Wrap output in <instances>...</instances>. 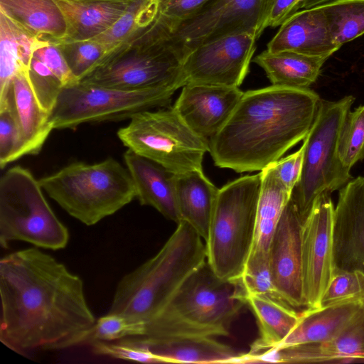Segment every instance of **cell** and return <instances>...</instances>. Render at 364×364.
Returning a JSON list of instances; mask_svg holds the SVG:
<instances>
[{
  "instance_id": "6da1fadb",
  "label": "cell",
  "mask_w": 364,
  "mask_h": 364,
  "mask_svg": "<svg viewBox=\"0 0 364 364\" xmlns=\"http://www.w3.org/2000/svg\"><path fill=\"white\" fill-rule=\"evenodd\" d=\"M0 340L9 348L60 350L88 343L96 323L82 279L37 247L0 260Z\"/></svg>"
},
{
  "instance_id": "7a4b0ae2",
  "label": "cell",
  "mask_w": 364,
  "mask_h": 364,
  "mask_svg": "<svg viewBox=\"0 0 364 364\" xmlns=\"http://www.w3.org/2000/svg\"><path fill=\"white\" fill-rule=\"evenodd\" d=\"M321 100L309 88L271 85L244 92L209 140L215 165L237 173L261 171L304 140Z\"/></svg>"
},
{
  "instance_id": "3957f363",
  "label": "cell",
  "mask_w": 364,
  "mask_h": 364,
  "mask_svg": "<svg viewBox=\"0 0 364 364\" xmlns=\"http://www.w3.org/2000/svg\"><path fill=\"white\" fill-rule=\"evenodd\" d=\"M161 16L159 2L151 1L130 33L80 81L124 90L184 86L183 56L171 42Z\"/></svg>"
},
{
  "instance_id": "277c9868",
  "label": "cell",
  "mask_w": 364,
  "mask_h": 364,
  "mask_svg": "<svg viewBox=\"0 0 364 364\" xmlns=\"http://www.w3.org/2000/svg\"><path fill=\"white\" fill-rule=\"evenodd\" d=\"M240 280L220 278L207 261L183 282L143 336L125 340L145 343L177 338L227 336L246 304Z\"/></svg>"
},
{
  "instance_id": "5b68a950",
  "label": "cell",
  "mask_w": 364,
  "mask_h": 364,
  "mask_svg": "<svg viewBox=\"0 0 364 364\" xmlns=\"http://www.w3.org/2000/svg\"><path fill=\"white\" fill-rule=\"evenodd\" d=\"M203 239L181 220L161 250L124 275L108 313L145 326L166 307L183 282L207 261Z\"/></svg>"
},
{
  "instance_id": "8992f818",
  "label": "cell",
  "mask_w": 364,
  "mask_h": 364,
  "mask_svg": "<svg viewBox=\"0 0 364 364\" xmlns=\"http://www.w3.org/2000/svg\"><path fill=\"white\" fill-rule=\"evenodd\" d=\"M43 191L70 215L93 225L136 198L127 168L113 158L73 162L38 180Z\"/></svg>"
},
{
  "instance_id": "52a82bcc",
  "label": "cell",
  "mask_w": 364,
  "mask_h": 364,
  "mask_svg": "<svg viewBox=\"0 0 364 364\" xmlns=\"http://www.w3.org/2000/svg\"><path fill=\"white\" fill-rule=\"evenodd\" d=\"M261 173L219 189L205 242L207 262L220 278L239 280L254 242Z\"/></svg>"
},
{
  "instance_id": "ba28073f",
  "label": "cell",
  "mask_w": 364,
  "mask_h": 364,
  "mask_svg": "<svg viewBox=\"0 0 364 364\" xmlns=\"http://www.w3.org/2000/svg\"><path fill=\"white\" fill-rule=\"evenodd\" d=\"M354 101L352 95L336 101L321 100L303 140L301 176L290 197L303 223L321 194L341 189L352 179L338 159L337 144L340 128Z\"/></svg>"
},
{
  "instance_id": "9c48e42d",
  "label": "cell",
  "mask_w": 364,
  "mask_h": 364,
  "mask_svg": "<svg viewBox=\"0 0 364 364\" xmlns=\"http://www.w3.org/2000/svg\"><path fill=\"white\" fill-rule=\"evenodd\" d=\"M67 227L58 219L38 180L20 166L8 169L0 179V245L23 241L58 250L69 241Z\"/></svg>"
},
{
  "instance_id": "30bf717a",
  "label": "cell",
  "mask_w": 364,
  "mask_h": 364,
  "mask_svg": "<svg viewBox=\"0 0 364 364\" xmlns=\"http://www.w3.org/2000/svg\"><path fill=\"white\" fill-rule=\"evenodd\" d=\"M117 136L129 149L173 174L203 171L209 141L194 132L173 107L141 112L119 129Z\"/></svg>"
},
{
  "instance_id": "8fae6325",
  "label": "cell",
  "mask_w": 364,
  "mask_h": 364,
  "mask_svg": "<svg viewBox=\"0 0 364 364\" xmlns=\"http://www.w3.org/2000/svg\"><path fill=\"white\" fill-rule=\"evenodd\" d=\"M178 89L124 90L79 81L60 92L50 114L54 129H74L85 123L117 122L156 107L170 105Z\"/></svg>"
},
{
  "instance_id": "7c38bea8",
  "label": "cell",
  "mask_w": 364,
  "mask_h": 364,
  "mask_svg": "<svg viewBox=\"0 0 364 364\" xmlns=\"http://www.w3.org/2000/svg\"><path fill=\"white\" fill-rule=\"evenodd\" d=\"M271 0H214L180 23L170 41L183 57L196 47L225 35L252 31L257 38Z\"/></svg>"
},
{
  "instance_id": "4fadbf2b",
  "label": "cell",
  "mask_w": 364,
  "mask_h": 364,
  "mask_svg": "<svg viewBox=\"0 0 364 364\" xmlns=\"http://www.w3.org/2000/svg\"><path fill=\"white\" fill-rule=\"evenodd\" d=\"M257 36L245 31L220 36L190 50L183 62L187 83L238 87L248 74Z\"/></svg>"
},
{
  "instance_id": "5bb4252c",
  "label": "cell",
  "mask_w": 364,
  "mask_h": 364,
  "mask_svg": "<svg viewBox=\"0 0 364 364\" xmlns=\"http://www.w3.org/2000/svg\"><path fill=\"white\" fill-rule=\"evenodd\" d=\"M331 193L321 194L302 227V279L305 306L317 308L333 274Z\"/></svg>"
},
{
  "instance_id": "9a60e30c",
  "label": "cell",
  "mask_w": 364,
  "mask_h": 364,
  "mask_svg": "<svg viewBox=\"0 0 364 364\" xmlns=\"http://www.w3.org/2000/svg\"><path fill=\"white\" fill-rule=\"evenodd\" d=\"M303 223L289 199L270 243L268 257L274 284L293 308L305 306L302 279Z\"/></svg>"
},
{
  "instance_id": "2e32d148",
  "label": "cell",
  "mask_w": 364,
  "mask_h": 364,
  "mask_svg": "<svg viewBox=\"0 0 364 364\" xmlns=\"http://www.w3.org/2000/svg\"><path fill=\"white\" fill-rule=\"evenodd\" d=\"M333 274L364 272V177L340 189L333 220Z\"/></svg>"
},
{
  "instance_id": "e0dca14e",
  "label": "cell",
  "mask_w": 364,
  "mask_h": 364,
  "mask_svg": "<svg viewBox=\"0 0 364 364\" xmlns=\"http://www.w3.org/2000/svg\"><path fill=\"white\" fill-rule=\"evenodd\" d=\"M364 357V306L333 338L321 343L277 346L255 354L242 353L241 363H307Z\"/></svg>"
},
{
  "instance_id": "ac0fdd59",
  "label": "cell",
  "mask_w": 364,
  "mask_h": 364,
  "mask_svg": "<svg viewBox=\"0 0 364 364\" xmlns=\"http://www.w3.org/2000/svg\"><path fill=\"white\" fill-rule=\"evenodd\" d=\"M243 93L236 87L187 83L173 107L194 132L209 141L227 122Z\"/></svg>"
},
{
  "instance_id": "d6986e66",
  "label": "cell",
  "mask_w": 364,
  "mask_h": 364,
  "mask_svg": "<svg viewBox=\"0 0 364 364\" xmlns=\"http://www.w3.org/2000/svg\"><path fill=\"white\" fill-rule=\"evenodd\" d=\"M340 48L319 6L299 11L289 18L268 43L267 50L292 51L328 59Z\"/></svg>"
},
{
  "instance_id": "ffe728a7",
  "label": "cell",
  "mask_w": 364,
  "mask_h": 364,
  "mask_svg": "<svg viewBox=\"0 0 364 364\" xmlns=\"http://www.w3.org/2000/svg\"><path fill=\"white\" fill-rule=\"evenodd\" d=\"M124 160L132 178L139 203L154 208L166 218L178 223L181 216L173 173L129 149L124 154Z\"/></svg>"
},
{
  "instance_id": "44dd1931",
  "label": "cell",
  "mask_w": 364,
  "mask_h": 364,
  "mask_svg": "<svg viewBox=\"0 0 364 364\" xmlns=\"http://www.w3.org/2000/svg\"><path fill=\"white\" fill-rule=\"evenodd\" d=\"M18 124L22 140V156L38 154L53 125L50 114L43 109L31 87L28 71L21 70L13 78L6 101Z\"/></svg>"
},
{
  "instance_id": "7402d4cb",
  "label": "cell",
  "mask_w": 364,
  "mask_h": 364,
  "mask_svg": "<svg viewBox=\"0 0 364 364\" xmlns=\"http://www.w3.org/2000/svg\"><path fill=\"white\" fill-rule=\"evenodd\" d=\"M66 24L62 41L90 40L111 28L129 9L130 0H53Z\"/></svg>"
},
{
  "instance_id": "603a6c76",
  "label": "cell",
  "mask_w": 364,
  "mask_h": 364,
  "mask_svg": "<svg viewBox=\"0 0 364 364\" xmlns=\"http://www.w3.org/2000/svg\"><path fill=\"white\" fill-rule=\"evenodd\" d=\"M181 220H185L206 241L219 189L203 171L173 174Z\"/></svg>"
},
{
  "instance_id": "cb8c5ba5",
  "label": "cell",
  "mask_w": 364,
  "mask_h": 364,
  "mask_svg": "<svg viewBox=\"0 0 364 364\" xmlns=\"http://www.w3.org/2000/svg\"><path fill=\"white\" fill-rule=\"evenodd\" d=\"M0 12L38 41L57 43L65 37V21L53 0H0Z\"/></svg>"
},
{
  "instance_id": "d4e9b609",
  "label": "cell",
  "mask_w": 364,
  "mask_h": 364,
  "mask_svg": "<svg viewBox=\"0 0 364 364\" xmlns=\"http://www.w3.org/2000/svg\"><path fill=\"white\" fill-rule=\"evenodd\" d=\"M361 302L307 308L285 339L277 346L321 343L333 338L361 311Z\"/></svg>"
},
{
  "instance_id": "484cf974",
  "label": "cell",
  "mask_w": 364,
  "mask_h": 364,
  "mask_svg": "<svg viewBox=\"0 0 364 364\" xmlns=\"http://www.w3.org/2000/svg\"><path fill=\"white\" fill-rule=\"evenodd\" d=\"M254 242L250 255H267L272 238L291 193L279 178L274 164L260 171Z\"/></svg>"
},
{
  "instance_id": "4316f807",
  "label": "cell",
  "mask_w": 364,
  "mask_h": 364,
  "mask_svg": "<svg viewBox=\"0 0 364 364\" xmlns=\"http://www.w3.org/2000/svg\"><path fill=\"white\" fill-rule=\"evenodd\" d=\"M244 299L256 318L259 333L250 345L249 354L279 346L299 321V314L284 301L250 294H244Z\"/></svg>"
},
{
  "instance_id": "83f0119b",
  "label": "cell",
  "mask_w": 364,
  "mask_h": 364,
  "mask_svg": "<svg viewBox=\"0 0 364 364\" xmlns=\"http://www.w3.org/2000/svg\"><path fill=\"white\" fill-rule=\"evenodd\" d=\"M326 60L292 51L265 50L253 61L264 70L272 85L309 88L317 80Z\"/></svg>"
},
{
  "instance_id": "f1b7e54d",
  "label": "cell",
  "mask_w": 364,
  "mask_h": 364,
  "mask_svg": "<svg viewBox=\"0 0 364 364\" xmlns=\"http://www.w3.org/2000/svg\"><path fill=\"white\" fill-rule=\"evenodd\" d=\"M134 343L146 346L165 363H235L241 353L213 337Z\"/></svg>"
},
{
  "instance_id": "f546056e",
  "label": "cell",
  "mask_w": 364,
  "mask_h": 364,
  "mask_svg": "<svg viewBox=\"0 0 364 364\" xmlns=\"http://www.w3.org/2000/svg\"><path fill=\"white\" fill-rule=\"evenodd\" d=\"M38 41L0 12V105L7 98L14 77L28 71Z\"/></svg>"
},
{
  "instance_id": "4dcf8cb0",
  "label": "cell",
  "mask_w": 364,
  "mask_h": 364,
  "mask_svg": "<svg viewBox=\"0 0 364 364\" xmlns=\"http://www.w3.org/2000/svg\"><path fill=\"white\" fill-rule=\"evenodd\" d=\"M321 6L340 47L364 34V0H333Z\"/></svg>"
},
{
  "instance_id": "1f68e13d",
  "label": "cell",
  "mask_w": 364,
  "mask_h": 364,
  "mask_svg": "<svg viewBox=\"0 0 364 364\" xmlns=\"http://www.w3.org/2000/svg\"><path fill=\"white\" fill-rule=\"evenodd\" d=\"M337 153L348 171L364 159V105L350 110L346 116L338 134Z\"/></svg>"
},
{
  "instance_id": "d6a6232c",
  "label": "cell",
  "mask_w": 364,
  "mask_h": 364,
  "mask_svg": "<svg viewBox=\"0 0 364 364\" xmlns=\"http://www.w3.org/2000/svg\"><path fill=\"white\" fill-rule=\"evenodd\" d=\"M364 299V272L356 270L334 273L324 291L318 307Z\"/></svg>"
},
{
  "instance_id": "836d02e7",
  "label": "cell",
  "mask_w": 364,
  "mask_h": 364,
  "mask_svg": "<svg viewBox=\"0 0 364 364\" xmlns=\"http://www.w3.org/2000/svg\"><path fill=\"white\" fill-rule=\"evenodd\" d=\"M240 280L245 294L264 296L284 301L274 284L268 255H250Z\"/></svg>"
},
{
  "instance_id": "e575fe53",
  "label": "cell",
  "mask_w": 364,
  "mask_h": 364,
  "mask_svg": "<svg viewBox=\"0 0 364 364\" xmlns=\"http://www.w3.org/2000/svg\"><path fill=\"white\" fill-rule=\"evenodd\" d=\"M57 43L72 73L79 81L91 72L105 54L103 47L92 39Z\"/></svg>"
},
{
  "instance_id": "d590c367",
  "label": "cell",
  "mask_w": 364,
  "mask_h": 364,
  "mask_svg": "<svg viewBox=\"0 0 364 364\" xmlns=\"http://www.w3.org/2000/svg\"><path fill=\"white\" fill-rule=\"evenodd\" d=\"M28 77L38 102L50 114L64 85L48 66L33 56Z\"/></svg>"
},
{
  "instance_id": "8d00e7d4",
  "label": "cell",
  "mask_w": 364,
  "mask_h": 364,
  "mask_svg": "<svg viewBox=\"0 0 364 364\" xmlns=\"http://www.w3.org/2000/svg\"><path fill=\"white\" fill-rule=\"evenodd\" d=\"M144 332L143 325L131 321L123 316L107 313L96 321L87 343L95 341L112 342L140 337Z\"/></svg>"
},
{
  "instance_id": "74e56055",
  "label": "cell",
  "mask_w": 364,
  "mask_h": 364,
  "mask_svg": "<svg viewBox=\"0 0 364 364\" xmlns=\"http://www.w3.org/2000/svg\"><path fill=\"white\" fill-rule=\"evenodd\" d=\"M92 352L98 355L146 363H165L146 346L126 340L108 342L95 341L90 343Z\"/></svg>"
},
{
  "instance_id": "f35d334b",
  "label": "cell",
  "mask_w": 364,
  "mask_h": 364,
  "mask_svg": "<svg viewBox=\"0 0 364 364\" xmlns=\"http://www.w3.org/2000/svg\"><path fill=\"white\" fill-rule=\"evenodd\" d=\"M22 157L21 131L15 115L7 102L0 107V166Z\"/></svg>"
},
{
  "instance_id": "ab89813d",
  "label": "cell",
  "mask_w": 364,
  "mask_h": 364,
  "mask_svg": "<svg viewBox=\"0 0 364 364\" xmlns=\"http://www.w3.org/2000/svg\"><path fill=\"white\" fill-rule=\"evenodd\" d=\"M32 56L48 66L64 87L79 82L69 68L58 43L39 41Z\"/></svg>"
},
{
  "instance_id": "60d3db41",
  "label": "cell",
  "mask_w": 364,
  "mask_h": 364,
  "mask_svg": "<svg viewBox=\"0 0 364 364\" xmlns=\"http://www.w3.org/2000/svg\"><path fill=\"white\" fill-rule=\"evenodd\" d=\"M214 0H168L163 6L161 21L171 33L180 23L198 14Z\"/></svg>"
},
{
  "instance_id": "b9f144b4",
  "label": "cell",
  "mask_w": 364,
  "mask_h": 364,
  "mask_svg": "<svg viewBox=\"0 0 364 364\" xmlns=\"http://www.w3.org/2000/svg\"><path fill=\"white\" fill-rule=\"evenodd\" d=\"M303 155L304 146L301 145L296 152L273 163L279 178L291 193L301 176Z\"/></svg>"
},
{
  "instance_id": "7bdbcfd3",
  "label": "cell",
  "mask_w": 364,
  "mask_h": 364,
  "mask_svg": "<svg viewBox=\"0 0 364 364\" xmlns=\"http://www.w3.org/2000/svg\"><path fill=\"white\" fill-rule=\"evenodd\" d=\"M303 0H271L262 30L268 27L280 26L289 18L301 9Z\"/></svg>"
},
{
  "instance_id": "ee69618b",
  "label": "cell",
  "mask_w": 364,
  "mask_h": 364,
  "mask_svg": "<svg viewBox=\"0 0 364 364\" xmlns=\"http://www.w3.org/2000/svg\"><path fill=\"white\" fill-rule=\"evenodd\" d=\"M333 0H303L301 9H306L312 7L319 6Z\"/></svg>"
},
{
  "instance_id": "f6af8a7d",
  "label": "cell",
  "mask_w": 364,
  "mask_h": 364,
  "mask_svg": "<svg viewBox=\"0 0 364 364\" xmlns=\"http://www.w3.org/2000/svg\"><path fill=\"white\" fill-rule=\"evenodd\" d=\"M361 303L364 306V299L361 301Z\"/></svg>"
},
{
  "instance_id": "bcb514c9",
  "label": "cell",
  "mask_w": 364,
  "mask_h": 364,
  "mask_svg": "<svg viewBox=\"0 0 364 364\" xmlns=\"http://www.w3.org/2000/svg\"><path fill=\"white\" fill-rule=\"evenodd\" d=\"M361 360H364V357H363Z\"/></svg>"
},
{
  "instance_id": "7dc6e473",
  "label": "cell",
  "mask_w": 364,
  "mask_h": 364,
  "mask_svg": "<svg viewBox=\"0 0 364 364\" xmlns=\"http://www.w3.org/2000/svg\"><path fill=\"white\" fill-rule=\"evenodd\" d=\"M130 1H134V0H130Z\"/></svg>"
}]
</instances>
